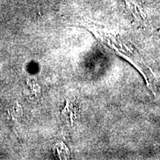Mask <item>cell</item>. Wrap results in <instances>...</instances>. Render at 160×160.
Wrapping results in <instances>:
<instances>
[{"instance_id":"1","label":"cell","mask_w":160,"mask_h":160,"mask_svg":"<svg viewBox=\"0 0 160 160\" xmlns=\"http://www.w3.org/2000/svg\"><path fill=\"white\" fill-rule=\"evenodd\" d=\"M84 26L91 31L98 40L102 43L115 51L118 55L123 57L128 62L131 63L145 77L147 85L153 93L154 92L155 81L154 76L151 70L145 65L142 59L139 57L137 52L127 41L122 39L121 35L113 30L102 28L91 23H85Z\"/></svg>"},{"instance_id":"2","label":"cell","mask_w":160,"mask_h":160,"mask_svg":"<svg viewBox=\"0 0 160 160\" xmlns=\"http://www.w3.org/2000/svg\"><path fill=\"white\" fill-rule=\"evenodd\" d=\"M125 5L128 11L131 14L132 19L135 23L143 28L148 27V19L142 8L140 7L133 0H125Z\"/></svg>"},{"instance_id":"3","label":"cell","mask_w":160,"mask_h":160,"mask_svg":"<svg viewBox=\"0 0 160 160\" xmlns=\"http://www.w3.org/2000/svg\"><path fill=\"white\" fill-rule=\"evenodd\" d=\"M78 112V108L76 107L73 102H70L68 100L66 102L65 108H64L62 116V119L67 125H72L73 123V119L77 116Z\"/></svg>"},{"instance_id":"4","label":"cell","mask_w":160,"mask_h":160,"mask_svg":"<svg viewBox=\"0 0 160 160\" xmlns=\"http://www.w3.org/2000/svg\"><path fill=\"white\" fill-rule=\"evenodd\" d=\"M57 151H59V157H60V159H67L68 158L69 156V152L68 151L67 148L65 147V145H62L60 144L59 145L57 146Z\"/></svg>"}]
</instances>
